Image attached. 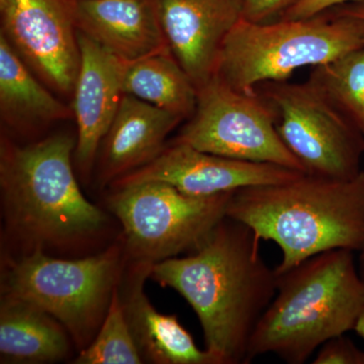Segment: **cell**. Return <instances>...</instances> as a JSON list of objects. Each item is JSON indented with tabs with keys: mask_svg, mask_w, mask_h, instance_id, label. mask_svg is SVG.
<instances>
[{
	"mask_svg": "<svg viewBox=\"0 0 364 364\" xmlns=\"http://www.w3.org/2000/svg\"><path fill=\"white\" fill-rule=\"evenodd\" d=\"M71 1H78V0H71Z\"/></svg>",
	"mask_w": 364,
	"mask_h": 364,
	"instance_id": "83f0119b",
	"label": "cell"
},
{
	"mask_svg": "<svg viewBox=\"0 0 364 364\" xmlns=\"http://www.w3.org/2000/svg\"><path fill=\"white\" fill-rule=\"evenodd\" d=\"M324 11L306 18L252 23L241 18L228 35L215 75L234 90L251 92L287 81L303 67L330 63L364 46V21Z\"/></svg>",
	"mask_w": 364,
	"mask_h": 364,
	"instance_id": "5b68a950",
	"label": "cell"
},
{
	"mask_svg": "<svg viewBox=\"0 0 364 364\" xmlns=\"http://www.w3.org/2000/svg\"><path fill=\"white\" fill-rule=\"evenodd\" d=\"M314 364H364V351L348 337H333L318 348Z\"/></svg>",
	"mask_w": 364,
	"mask_h": 364,
	"instance_id": "7402d4cb",
	"label": "cell"
},
{
	"mask_svg": "<svg viewBox=\"0 0 364 364\" xmlns=\"http://www.w3.org/2000/svg\"><path fill=\"white\" fill-rule=\"evenodd\" d=\"M354 331L358 333L359 337L364 340V315L360 318V320L358 321V325H356Z\"/></svg>",
	"mask_w": 364,
	"mask_h": 364,
	"instance_id": "4316f807",
	"label": "cell"
},
{
	"mask_svg": "<svg viewBox=\"0 0 364 364\" xmlns=\"http://www.w3.org/2000/svg\"><path fill=\"white\" fill-rule=\"evenodd\" d=\"M277 274V294L249 342L248 363L264 354L305 363L326 341L355 329L364 315L354 251H325Z\"/></svg>",
	"mask_w": 364,
	"mask_h": 364,
	"instance_id": "277c9868",
	"label": "cell"
},
{
	"mask_svg": "<svg viewBox=\"0 0 364 364\" xmlns=\"http://www.w3.org/2000/svg\"><path fill=\"white\" fill-rule=\"evenodd\" d=\"M122 274L119 294L127 322L144 363L218 364L214 356L196 346L193 336L176 315L155 310L144 293L153 265L132 263Z\"/></svg>",
	"mask_w": 364,
	"mask_h": 364,
	"instance_id": "9a60e30c",
	"label": "cell"
},
{
	"mask_svg": "<svg viewBox=\"0 0 364 364\" xmlns=\"http://www.w3.org/2000/svg\"><path fill=\"white\" fill-rule=\"evenodd\" d=\"M256 88L277 109V132L305 173L351 179L363 171L364 136L312 81Z\"/></svg>",
	"mask_w": 364,
	"mask_h": 364,
	"instance_id": "9c48e42d",
	"label": "cell"
},
{
	"mask_svg": "<svg viewBox=\"0 0 364 364\" xmlns=\"http://www.w3.org/2000/svg\"><path fill=\"white\" fill-rule=\"evenodd\" d=\"M77 39L80 66L72 93L77 124L74 159L86 176L121 105L126 62L83 33L77 32Z\"/></svg>",
	"mask_w": 364,
	"mask_h": 364,
	"instance_id": "4fadbf2b",
	"label": "cell"
},
{
	"mask_svg": "<svg viewBox=\"0 0 364 364\" xmlns=\"http://www.w3.org/2000/svg\"><path fill=\"white\" fill-rule=\"evenodd\" d=\"M172 56L196 87L214 77L228 35L242 18L239 0H155Z\"/></svg>",
	"mask_w": 364,
	"mask_h": 364,
	"instance_id": "7c38bea8",
	"label": "cell"
},
{
	"mask_svg": "<svg viewBox=\"0 0 364 364\" xmlns=\"http://www.w3.org/2000/svg\"><path fill=\"white\" fill-rule=\"evenodd\" d=\"M361 1H364V0H299L282 16L280 20L311 18V16H317V14L330 11L335 7Z\"/></svg>",
	"mask_w": 364,
	"mask_h": 364,
	"instance_id": "cb8c5ba5",
	"label": "cell"
},
{
	"mask_svg": "<svg viewBox=\"0 0 364 364\" xmlns=\"http://www.w3.org/2000/svg\"><path fill=\"white\" fill-rule=\"evenodd\" d=\"M277 112L256 88L243 92L214 76L198 90L196 111L171 143L243 161L298 171L303 166L280 138Z\"/></svg>",
	"mask_w": 364,
	"mask_h": 364,
	"instance_id": "ba28073f",
	"label": "cell"
},
{
	"mask_svg": "<svg viewBox=\"0 0 364 364\" xmlns=\"http://www.w3.org/2000/svg\"><path fill=\"white\" fill-rule=\"evenodd\" d=\"M32 72L0 33V112L11 128L21 130L63 121L73 112Z\"/></svg>",
	"mask_w": 364,
	"mask_h": 364,
	"instance_id": "ac0fdd59",
	"label": "cell"
},
{
	"mask_svg": "<svg viewBox=\"0 0 364 364\" xmlns=\"http://www.w3.org/2000/svg\"><path fill=\"white\" fill-rule=\"evenodd\" d=\"M299 0H239L242 18L252 23L280 20Z\"/></svg>",
	"mask_w": 364,
	"mask_h": 364,
	"instance_id": "603a6c76",
	"label": "cell"
},
{
	"mask_svg": "<svg viewBox=\"0 0 364 364\" xmlns=\"http://www.w3.org/2000/svg\"><path fill=\"white\" fill-rule=\"evenodd\" d=\"M1 33L51 90L73 93L80 48L69 0H0Z\"/></svg>",
	"mask_w": 364,
	"mask_h": 364,
	"instance_id": "30bf717a",
	"label": "cell"
},
{
	"mask_svg": "<svg viewBox=\"0 0 364 364\" xmlns=\"http://www.w3.org/2000/svg\"><path fill=\"white\" fill-rule=\"evenodd\" d=\"M71 336L57 318L25 299L1 294V363H53L68 358Z\"/></svg>",
	"mask_w": 364,
	"mask_h": 364,
	"instance_id": "e0dca14e",
	"label": "cell"
},
{
	"mask_svg": "<svg viewBox=\"0 0 364 364\" xmlns=\"http://www.w3.org/2000/svg\"><path fill=\"white\" fill-rule=\"evenodd\" d=\"M69 4L76 31L124 62L169 51L155 0H69Z\"/></svg>",
	"mask_w": 364,
	"mask_h": 364,
	"instance_id": "5bb4252c",
	"label": "cell"
},
{
	"mask_svg": "<svg viewBox=\"0 0 364 364\" xmlns=\"http://www.w3.org/2000/svg\"><path fill=\"white\" fill-rule=\"evenodd\" d=\"M304 172L269 163L243 161L170 143L153 161L112 182V188L145 181L171 184L198 196L232 193L249 186L291 181Z\"/></svg>",
	"mask_w": 364,
	"mask_h": 364,
	"instance_id": "8fae6325",
	"label": "cell"
},
{
	"mask_svg": "<svg viewBox=\"0 0 364 364\" xmlns=\"http://www.w3.org/2000/svg\"><path fill=\"white\" fill-rule=\"evenodd\" d=\"M124 95L189 119L196 111L198 88L170 51L126 62Z\"/></svg>",
	"mask_w": 364,
	"mask_h": 364,
	"instance_id": "d6986e66",
	"label": "cell"
},
{
	"mask_svg": "<svg viewBox=\"0 0 364 364\" xmlns=\"http://www.w3.org/2000/svg\"><path fill=\"white\" fill-rule=\"evenodd\" d=\"M74 364H141L142 356L136 348L119 299V287L97 334L90 345L79 351Z\"/></svg>",
	"mask_w": 364,
	"mask_h": 364,
	"instance_id": "44dd1931",
	"label": "cell"
},
{
	"mask_svg": "<svg viewBox=\"0 0 364 364\" xmlns=\"http://www.w3.org/2000/svg\"><path fill=\"white\" fill-rule=\"evenodd\" d=\"M335 9L340 13L348 14V16H355L364 21V1L355 2V4H349L347 6L335 7Z\"/></svg>",
	"mask_w": 364,
	"mask_h": 364,
	"instance_id": "d4e9b609",
	"label": "cell"
},
{
	"mask_svg": "<svg viewBox=\"0 0 364 364\" xmlns=\"http://www.w3.org/2000/svg\"><path fill=\"white\" fill-rule=\"evenodd\" d=\"M259 242L250 227L226 215L189 255L151 269L150 279L176 289L193 309L218 364L248 363L249 342L277 294V274Z\"/></svg>",
	"mask_w": 364,
	"mask_h": 364,
	"instance_id": "6da1fadb",
	"label": "cell"
},
{
	"mask_svg": "<svg viewBox=\"0 0 364 364\" xmlns=\"http://www.w3.org/2000/svg\"><path fill=\"white\" fill-rule=\"evenodd\" d=\"M309 80L364 136V46L330 63L314 67Z\"/></svg>",
	"mask_w": 364,
	"mask_h": 364,
	"instance_id": "ffe728a7",
	"label": "cell"
},
{
	"mask_svg": "<svg viewBox=\"0 0 364 364\" xmlns=\"http://www.w3.org/2000/svg\"><path fill=\"white\" fill-rule=\"evenodd\" d=\"M359 256L358 260V267L359 273H360L361 277L364 280V248L363 250L359 251Z\"/></svg>",
	"mask_w": 364,
	"mask_h": 364,
	"instance_id": "484cf974",
	"label": "cell"
},
{
	"mask_svg": "<svg viewBox=\"0 0 364 364\" xmlns=\"http://www.w3.org/2000/svg\"><path fill=\"white\" fill-rule=\"evenodd\" d=\"M182 121L176 114L124 95L102 143L100 184H112L153 161L166 147L167 136Z\"/></svg>",
	"mask_w": 364,
	"mask_h": 364,
	"instance_id": "2e32d148",
	"label": "cell"
},
{
	"mask_svg": "<svg viewBox=\"0 0 364 364\" xmlns=\"http://www.w3.org/2000/svg\"><path fill=\"white\" fill-rule=\"evenodd\" d=\"M227 217L273 241L282 258L275 272L333 249L364 248V171L351 179L301 173L296 178L234 191Z\"/></svg>",
	"mask_w": 364,
	"mask_h": 364,
	"instance_id": "3957f363",
	"label": "cell"
},
{
	"mask_svg": "<svg viewBox=\"0 0 364 364\" xmlns=\"http://www.w3.org/2000/svg\"><path fill=\"white\" fill-rule=\"evenodd\" d=\"M76 140L56 134L18 146L2 140L0 191L9 236L25 253L67 250L100 236L109 217L79 188L72 165Z\"/></svg>",
	"mask_w": 364,
	"mask_h": 364,
	"instance_id": "7a4b0ae2",
	"label": "cell"
},
{
	"mask_svg": "<svg viewBox=\"0 0 364 364\" xmlns=\"http://www.w3.org/2000/svg\"><path fill=\"white\" fill-rule=\"evenodd\" d=\"M126 262L123 242L78 259L52 257L36 249L7 264L2 294L30 301L57 318L80 351L104 322Z\"/></svg>",
	"mask_w": 364,
	"mask_h": 364,
	"instance_id": "8992f818",
	"label": "cell"
},
{
	"mask_svg": "<svg viewBox=\"0 0 364 364\" xmlns=\"http://www.w3.org/2000/svg\"><path fill=\"white\" fill-rule=\"evenodd\" d=\"M233 193L191 196L161 181L114 188L107 208L123 228L127 262L154 265L195 250L226 217Z\"/></svg>",
	"mask_w": 364,
	"mask_h": 364,
	"instance_id": "52a82bcc",
	"label": "cell"
}]
</instances>
